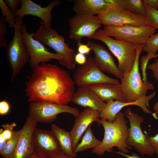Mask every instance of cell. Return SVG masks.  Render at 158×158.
<instances>
[{"label":"cell","instance_id":"cell-34","mask_svg":"<svg viewBox=\"0 0 158 158\" xmlns=\"http://www.w3.org/2000/svg\"><path fill=\"white\" fill-rule=\"evenodd\" d=\"M10 105L9 103L5 100L0 102V114L4 115L6 114L10 109Z\"/></svg>","mask_w":158,"mask_h":158},{"label":"cell","instance_id":"cell-44","mask_svg":"<svg viewBox=\"0 0 158 158\" xmlns=\"http://www.w3.org/2000/svg\"><path fill=\"white\" fill-rule=\"evenodd\" d=\"M154 61L155 62H158V58L156 59H155L154 60Z\"/></svg>","mask_w":158,"mask_h":158},{"label":"cell","instance_id":"cell-27","mask_svg":"<svg viewBox=\"0 0 158 158\" xmlns=\"http://www.w3.org/2000/svg\"><path fill=\"white\" fill-rule=\"evenodd\" d=\"M20 133V130H14L11 138L8 140L5 147L0 152L2 157L8 158L12 154L17 145Z\"/></svg>","mask_w":158,"mask_h":158},{"label":"cell","instance_id":"cell-3","mask_svg":"<svg viewBox=\"0 0 158 158\" xmlns=\"http://www.w3.org/2000/svg\"><path fill=\"white\" fill-rule=\"evenodd\" d=\"M33 38L44 46L52 48L56 54L61 56L62 59L59 62L60 64L71 70L75 68L76 64L75 60L76 51L65 43L64 37L56 29L42 21Z\"/></svg>","mask_w":158,"mask_h":158},{"label":"cell","instance_id":"cell-40","mask_svg":"<svg viewBox=\"0 0 158 158\" xmlns=\"http://www.w3.org/2000/svg\"><path fill=\"white\" fill-rule=\"evenodd\" d=\"M153 109L154 112L152 113V115L154 118L157 119L158 116V100L154 105Z\"/></svg>","mask_w":158,"mask_h":158},{"label":"cell","instance_id":"cell-4","mask_svg":"<svg viewBox=\"0 0 158 158\" xmlns=\"http://www.w3.org/2000/svg\"><path fill=\"white\" fill-rule=\"evenodd\" d=\"M23 18H16L14 33L12 40L5 47L8 63L12 70L11 81L30 61L29 53L22 36Z\"/></svg>","mask_w":158,"mask_h":158},{"label":"cell","instance_id":"cell-37","mask_svg":"<svg viewBox=\"0 0 158 158\" xmlns=\"http://www.w3.org/2000/svg\"><path fill=\"white\" fill-rule=\"evenodd\" d=\"M75 60L76 63L82 66L86 63L87 59L85 55L78 53L75 55Z\"/></svg>","mask_w":158,"mask_h":158},{"label":"cell","instance_id":"cell-11","mask_svg":"<svg viewBox=\"0 0 158 158\" xmlns=\"http://www.w3.org/2000/svg\"><path fill=\"white\" fill-rule=\"evenodd\" d=\"M68 23L69 37L74 40L77 44L82 43L84 37L92 39L102 25L97 16L84 14H76L69 19Z\"/></svg>","mask_w":158,"mask_h":158},{"label":"cell","instance_id":"cell-26","mask_svg":"<svg viewBox=\"0 0 158 158\" xmlns=\"http://www.w3.org/2000/svg\"><path fill=\"white\" fill-rule=\"evenodd\" d=\"M158 50V32L149 38L144 45L142 51L147 52V54L146 56L150 60L158 57V54H156Z\"/></svg>","mask_w":158,"mask_h":158},{"label":"cell","instance_id":"cell-30","mask_svg":"<svg viewBox=\"0 0 158 158\" xmlns=\"http://www.w3.org/2000/svg\"><path fill=\"white\" fill-rule=\"evenodd\" d=\"M5 16L1 15L0 17V48L5 47L8 44L5 38L7 29Z\"/></svg>","mask_w":158,"mask_h":158},{"label":"cell","instance_id":"cell-33","mask_svg":"<svg viewBox=\"0 0 158 158\" xmlns=\"http://www.w3.org/2000/svg\"><path fill=\"white\" fill-rule=\"evenodd\" d=\"M147 138L154 150L155 152L158 154V133L152 137L147 135Z\"/></svg>","mask_w":158,"mask_h":158},{"label":"cell","instance_id":"cell-41","mask_svg":"<svg viewBox=\"0 0 158 158\" xmlns=\"http://www.w3.org/2000/svg\"><path fill=\"white\" fill-rule=\"evenodd\" d=\"M51 158H70L66 154L62 152L59 154Z\"/></svg>","mask_w":158,"mask_h":158},{"label":"cell","instance_id":"cell-12","mask_svg":"<svg viewBox=\"0 0 158 158\" xmlns=\"http://www.w3.org/2000/svg\"><path fill=\"white\" fill-rule=\"evenodd\" d=\"M73 78L75 83L78 87L102 83H120L118 79L110 77L103 73L91 56L88 57L84 65L78 68L74 74Z\"/></svg>","mask_w":158,"mask_h":158},{"label":"cell","instance_id":"cell-43","mask_svg":"<svg viewBox=\"0 0 158 158\" xmlns=\"http://www.w3.org/2000/svg\"><path fill=\"white\" fill-rule=\"evenodd\" d=\"M30 158H47L38 155L35 153L30 157Z\"/></svg>","mask_w":158,"mask_h":158},{"label":"cell","instance_id":"cell-18","mask_svg":"<svg viewBox=\"0 0 158 158\" xmlns=\"http://www.w3.org/2000/svg\"><path fill=\"white\" fill-rule=\"evenodd\" d=\"M61 1L54 0L45 7L37 4L30 0H23L21 6L14 14L16 18L19 16L22 18L28 15L35 16L40 18L44 23L51 26L52 18L51 12L55 7L60 5Z\"/></svg>","mask_w":158,"mask_h":158},{"label":"cell","instance_id":"cell-31","mask_svg":"<svg viewBox=\"0 0 158 158\" xmlns=\"http://www.w3.org/2000/svg\"><path fill=\"white\" fill-rule=\"evenodd\" d=\"M16 125L14 122L11 124L5 123L2 124L1 126L3 129H0V134H1L6 140H8L11 138L14 131V128Z\"/></svg>","mask_w":158,"mask_h":158},{"label":"cell","instance_id":"cell-9","mask_svg":"<svg viewBox=\"0 0 158 158\" xmlns=\"http://www.w3.org/2000/svg\"><path fill=\"white\" fill-rule=\"evenodd\" d=\"M71 114L75 117L80 113L77 108L68 105L44 102H32L29 104V116L37 123H51L57 119L62 113Z\"/></svg>","mask_w":158,"mask_h":158},{"label":"cell","instance_id":"cell-23","mask_svg":"<svg viewBox=\"0 0 158 158\" xmlns=\"http://www.w3.org/2000/svg\"><path fill=\"white\" fill-rule=\"evenodd\" d=\"M51 129L59 142L62 152L70 158L76 157L77 153L74 152L73 148L70 132H67L55 124L51 125Z\"/></svg>","mask_w":158,"mask_h":158},{"label":"cell","instance_id":"cell-21","mask_svg":"<svg viewBox=\"0 0 158 158\" xmlns=\"http://www.w3.org/2000/svg\"><path fill=\"white\" fill-rule=\"evenodd\" d=\"M89 86L104 102L109 100L126 102L122 91L120 83H102L92 85Z\"/></svg>","mask_w":158,"mask_h":158},{"label":"cell","instance_id":"cell-2","mask_svg":"<svg viewBox=\"0 0 158 158\" xmlns=\"http://www.w3.org/2000/svg\"><path fill=\"white\" fill-rule=\"evenodd\" d=\"M121 111L116 115L115 120L112 122L99 119L97 122L102 125L104 129V138L100 145L93 149V154L101 156L106 151L111 152L113 147H116L119 151L126 154L132 149L127 143L128 136V121Z\"/></svg>","mask_w":158,"mask_h":158},{"label":"cell","instance_id":"cell-32","mask_svg":"<svg viewBox=\"0 0 158 158\" xmlns=\"http://www.w3.org/2000/svg\"><path fill=\"white\" fill-rule=\"evenodd\" d=\"M5 2L10 10L14 14L21 7L23 0H6Z\"/></svg>","mask_w":158,"mask_h":158},{"label":"cell","instance_id":"cell-10","mask_svg":"<svg viewBox=\"0 0 158 158\" xmlns=\"http://www.w3.org/2000/svg\"><path fill=\"white\" fill-rule=\"evenodd\" d=\"M123 114L128 119L130 124L126 140L127 144L133 147L142 155H152L154 151L147 139V135L143 133L141 128L143 117L133 112L130 107L126 109Z\"/></svg>","mask_w":158,"mask_h":158},{"label":"cell","instance_id":"cell-22","mask_svg":"<svg viewBox=\"0 0 158 158\" xmlns=\"http://www.w3.org/2000/svg\"><path fill=\"white\" fill-rule=\"evenodd\" d=\"M113 0H75L73 9L76 14L98 15Z\"/></svg>","mask_w":158,"mask_h":158},{"label":"cell","instance_id":"cell-29","mask_svg":"<svg viewBox=\"0 0 158 158\" xmlns=\"http://www.w3.org/2000/svg\"><path fill=\"white\" fill-rule=\"evenodd\" d=\"M0 7L1 10L2 15L5 16L6 21L10 28L14 27L15 24L16 17L14 14L6 5L5 1L0 0Z\"/></svg>","mask_w":158,"mask_h":158},{"label":"cell","instance_id":"cell-28","mask_svg":"<svg viewBox=\"0 0 158 158\" xmlns=\"http://www.w3.org/2000/svg\"><path fill=\"white\" fill-rule=\"evenodd\" d=\"M143 2L146 9V18L147 25L158 29V10L154 9Z\"/></svg>","mask_w":158,"mask_h":158},{"label":"cell","instance_id":"cell-15","mask_svg":"<svg viewBox=\"0 0 158 158\" xmlns=\"http://www.w3.org/2000/svg\"><path fill=\"white\" fill-rule=\"evenodd\" d=\"M37 123L28 116L20 130V133L15 149L8 158H30L35 153L32 142L33 132Z\"/></svg>","mask_w":158,"mask_h":158},{"label":"cell","instance_id":"cell-39","mask_svg":"<svg viewBox=\"0 0 158 158\" xmlns=\"http://www.w3.org/2000/svg\"><path fill=\"white\" fill-rule=\"evenodd\" d=\"M114 152L127 158H143L140 157L134 152L131 154H128L122 152L120 151L117 152Z\"/></svg>","mask_w":158,"mask_h":158},{"label":"cell","instance_id":"cell-20","mask_svg":"<svg viewBox=\"0 0 158 158\" xmlns=\"http://www.w3.org/2000/svg\"><path fill=\"white\" fill-rule=\"evenodd\" d=\"M72 102L80 106L91 108L100 112L107 105L89 86H86L79 87L75 92Z\"/></svg>","mask_w":158,"mask_h":158},{"label":"cell","instance_id":"cell-38","mask_svg":"<svg viewBox=\"0 0 158 158\" xmlns=\"http://www.w3.org/2000/svg\"><path fill=\"white\" fill-rule=\"evenodd\" d=\"M142 1L150 7L158 10V0H143Z\"/></svg>","mask_w":158,"mask_h":158},{"label":"cell","instance_id":"cell-25","mask_svg":"<svg viewBox=\"0 0 158 158\" xmlns=\"http://www.w3.org/2000/svg\"><path fill=\"white\" fill-rule=\"evenodd\" d=\"M116 2L126 10L134 13L146 17V9L142 0H115Z\"/></svg>","mask_w":158,"mask_h":158},{"label":"cell","instance_id":"cell-24","mask_svg":"<svg viewBox=\"0 0 158 158\" xmlns=\"http://www.w3.org/2000/svg\"><path fill=\"white\" fill-rule=\"evenodd\" d=\"M84 133L81 142L74 150V152L76 153L90 149H95L101 143L102 141L97 139L94 135L91 128V125L88 126Z\"/></svg>","mask_w":158,"mask_h":158},{"label":"cell","instance_id":"cell-13","mask_svg":"<svg viewBox=\"0 0 158 158\" xmlns=\"http://www.w3.org/2000/svg\"><path fill=\"white\" fill-rule=\"evenodd\" d=\"M22 36L28 49L30 55V66L32 68L42 63H46L51 59L60 62L62 57L56 53L50 52L42 44L34 39L35 33H29L26 26L23 24L21 28Z\"/></svg>","mask_w":158,"mask_h":158},{"label":"cell","instance_id":"cell-16","mask_svg":"<svg viewBox=\"0 0 158 158\" xmlns=\"http://www.w3.org/2000/svg\"><path fill=\"white\" fill-rule=\"evenodd\" d=\"M154 92L149 95L140 98L137 100L131 102H123L119 100H109L106 102L107 104L105 108L100 113L101 119L112 122L115 120L117 114L122 108L126 106L134 105L140 107L143 111L146 113L152 114V112L148 108L149 101L153 99L156 95Z\"/></svg>","mask_w":158,"mask_h":158},{"label":"cell","instance_id":"cell-14","mask_svg":"<svg viewBox=\"0 0 158 158\" xmlns=\"http://www.w3.org/2000/svg\"><path fill=\"white\" fill-rule=\"evenodd\" d=\"M35 152L47 158H51L60 154L62 150L59 142L51 130L36 128L32 135Z\"/></svg>","mask_w":158,"mask_h":158},{"label":"cell","instance_id":"cell-17","mask_svg":"<svg viewBox=\"0 0 158 158\" xmlns=\"http://www.w3.org/2000/svg\"><path fill=\"white\" fill-rule=\"evenodd\" d=\"M86 44L93 51L95 61L101 71L113 75L118 79L123 78V75L116 66L110 52L102 45L96 43L89 41Z\"/></svg>","mask_w":158,"mask_h":158},{"label":"cell","instance_id":"cell-42","mask_svg":"<svg viewBox=\"0 0 158 158\" xmlns=\"http://www.w3.org/2000/svg\"><path fill=\"white\" fill-rule=\"evenodd\" d=\"M8 140L2 142L0 143V152H1L5 147Z\"/></svg>","mask_w":158,"mask_h":158},{"label":"cell","instance_id":"cell-6","mask_svg":"<svg viewBox=\"0 0 158 158\" xmlns=\"http://www.w3.org/2000/svg\"><path fill=\"white\" fill-rule=\"evenodd\" d=\"M92 39L100 40L106 45L117 59L118 67L123 75L131 69L136 55L135 44L113 39L101 29L96 32Z\"/></svg>","mask_w":158,"mask_h":158},{"label":"cell","instance_id":"cell-7","mask_svg":"<svg viewBox=\"0 0 158 158\" xmlns=\"http://www.w3.org/2000/svg\"><path fill=\"white\" fill-rule=\"evenodd\" d=\"M97 17L100 23L105 26L147 25L146 17L126 10L117 3L115 0H113Z\"/></svg>","mask_w":158,"mask_h":158},{"label":"cell","instance_id":"cell-19","mask_svg":"<svg viewBox=\"0 0 158 158\" xmlns=\"http://www.w3.org/2000/svg\"><path fill=\"white\" fill-rule=\"evenodd\" d=\"M100 112L90 108H86L80 113L70 132L74 150L79 143L81 137L88 126L99 119Z\"/></svg>","mask_w":158,"mask_h":158},{"label":"cell","instance_id":"cell-35","mask_svg":"<svg viewBox=\"0 0 158 158\" xmlns=\"http://www.w3.org/2000/svg\"><path fill=\"white\" fill-rule=\"evenodd\" d=\"M91 50L90 47L86 44H84L82 43L78 44V51L79 53L88 55Z\"/></svg>","mask_w":158,"mask_h":158},{"label":"cell","instance_id":"cell-36","mask_svg":"<svg viewBox=\"0 0 158 158\" xmlns=\"http://www.w3.org/2000/svg\"><path fill=\"white\" fill-rule=\"evenodd\" d=\"M148 69L153 73V76L158 82V62H154L147 66Z\"/></svg>","mask_w":158,"mask_h":158},{"label":"cell","instance_id":"cell-1","mask_svg":"<svg viewBox=\"0 0 158 158\" xmlns=\"http://www.w3.org/2000/svg\"><path fill=\"white\" fill-rule=\"evenodd\" d=\"M25 83L28 101L67 104L74 95L75 82L70 74L55 64L42 63L32 68Z\"/></svg>","mask_w":158,"mask_h":158},{"label":"cell","instance_id":"cell-8","mask_svg":"<svg viewBox=\"0 0 158 158\" xmlns=\"http://www.w3.org/2000/svg\"><path fill=\"white\" fill-rule=\"evenodd\" d=\"M105 34L115 40L133 43L144 44L149 38L156 32V29L148 25L136 26L130 25L105 26Z\"/></svg>","mask_w":158,"mask_h":158},{"label":"cell","instance_id":"cell-5","mask_svg":"<svg viewBox=\"0 0 158 158\" xmlns=\"http://www.w3.org/2000/svg\"><path fill=\"white\" fill-rule=\"evenodd\" d=\"M144 44L136 45V55L133 65L129 72L123 74L121 79V90L126 102L137 100L146 96L148 90L155 89L153 84L148 80H142L139 71V57Z\"/></svg>","mask_w":158,"mask_h":158}]
</instances>
